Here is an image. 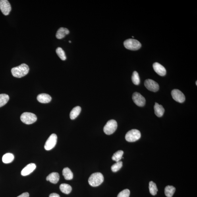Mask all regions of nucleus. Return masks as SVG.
I'll use <instances>...</instances> for the list:
<instances>
[{"label":"nucleus","instance_id":"nucleus-18","mask_svg":"<svg viewBox=\"0 0 197 197\" xmlns=\"http://www.w3.org/2000/svg\"><path fill=\"white\" fill-rule=\"evenodd\" d=\"M81 111V108L80 106H76L74 107L72 110L70 114V119L73 120L76 119L79 115Z\"/></svg>","mask_w":197,"mask_h":197},{"label":"nucleus","instance_id":"nucleus-19","mask_svg":"<svg viewBox=\"0 0 197 197\" xmlns=\"http://www.w3.org/2000/svg\"><path fill=\"white\" fill-rule=\"evenodd\" d=\"M63 175L66 180H69L73 179V174L68 168H64L63 171Z\"/></svg>","mask_w":197,"mask_h":197},{"label":"nucleus","instance_id":"nucleus-33","mask_svg":"<svg viewBox=\"0 0 197 197\" xmlns=\"http://www.w3.org/2000/svg\"><path fill=\"white\" fill-rule=\"evenodd\" d=\"M197 81H196V85H197Z\"/></svg>","mask_w":197,"mask_h":197},{"label":"nucleus","instance_id":"nucleus-28","mask_svg":"<svg viewBox=\"0 0 197 197\" xmlns=\"http://www.w3.org/2000/svg\"><path fill=\"white\" fill-rule=\"evenodd\" d=\"M123 165V163L122 161H119L117 162L116 163L114 164L111 167L112 171L114 172H116L121 169Z\"/></svg>","mask_w":197,"mask_h":197},{"label":"nucleus","instance_id":"nucleus-15","mask_svg":"<svg viewBox=\"0 0 197 197\" xmlns=\"http://www.w3.org/2000/svg\"><path fill=\"white\" fill-rule=\"evenodd\" d=\"M60 176L57 172H53L47 176L46 178L47 181H49L53 184H56L59 181Z\"/></svg>","mask_w":197,"mask_h":197},{"label":"nucleus","instance_id":"nucleus-27","mask_svg":"<svg viewBox=\"0 0 197 197\" xmlns=\"http://www.w3.org/2000/svg\"><path fill=\"white\" fill-rule=\"evenodd\" d=\"M132 81L134 84L138 85L140 83V78L139 74L137 71H134L132 76Z\"/></svg>","mask_w":197,"mask_h":197},{"label":"nucleus","instance_id":"nucleus-29","mask_svg":"<svg viewBox=\"0 0 197 197\" xmlns=\"http://www.w3.org/2000/svg\"><path fill=\"white\" fill-rule=\"evenodd\" d=\"M130 191L129 190H124L118 194L117 197H129Z\"/></svg>","mask_w":197,"mask_h":197},{"label":"nucleus","instance_id":"nucleus-21","mask_svg":"<svg viewBox=\"0 0 197 197\" xmlns=\"http://www.w3.org/2000/svg\"><path fill=\"white\" fill-rule=\"evenodd\" d=\"M176 190L175 188L172 186H167L165 189V194L167 197H172Z\"/></svg>","mask_w":197,"mask_h":197},{"label":"nucleus","instance_id":"nucleus-23","mask_svg":"<svg viewBox=\"0 0 197 197\" xmlns=\"http://www.w3.org/2000/svg\"><path fill=\"white\" fill-rule=\"evenodd\" d=\"M149 189L150 193L153 195H155L157 194L158 190L156 184L154 182L152 181H151L149 182Z\"/></svg>","mask_w":197,"mask_h":197},{"label":"nucleus","instance_id":"nucleus-31","mask_svg":"<svg viewBox=\"0 0 197 197\" xmlns=\"http://www.w3.org/2000/svg\"><path fill=\"white\" fill-rule=\"evenodd\" d=\"M49 197H60L59 195L56 193H52L50 195Z\"/></svg>","mask_w":197,"mask_h":197},{"label":"nucleus","instance_id":"nucleus-1","mask_svg":"<svg viewBox=\"0 0 197 197\" xmlns=\"http://www.w3.org/2000/svg\"><path fill=\"white\" fill-rule=\"evenodd\" d=\"M29 68L25 64L12 68L11 70L12 76L17 78H21L27 74L29 73Z\"/></svg>","mask_w":197,"mask_h":197},{"label":"nucleus","instance_id":"nucleus-8","mask_svg":"<svg viewBox=\"0 0 197 197\" xmlns=\"http://www.w3.org/2000/svg\"><path fill=\"white\" fill-rule=\"evenodd\" d=\"M0 10L4 15H9L11 11V5L7 0H0Z\"/></svg>","mask_w":197,"mask_h":197},{"label":"nucleus","instance_id":"nucleus-2","mask_svg":"<svg viewBox=\"0 0 197 197\" xmlns=\"http://www.w3.org/2000/svg\"><path fill=\"white\" fill-rule=\"evenodd\" d=\"M104 180V178L102 174L100 172H96L91 175L89 178L88 182L91 186L96 187L102 184Z\"/></svg>","mask_w":197,"mask_h":197},{"label":"nucleus","instance_id":"nucleus-16","mask_svg":"<svg viewBox=\"0 0 197 197\" xmlns=\"http://www.w3.org/2000/svg\"><path fill=\"white\" fill-rule=\"evenodd\" d=\"M69 31L67 29L64 28H60L57 31L56 37L58 39H61L64 38L68 34H69Z\"/></svg>","mask_w":197,"mask_h":197},{"label":"nucleus","instance_id":"nucleus-10","mask_svg":"<svg viewBox=\"0 0 197 197\" xmlns=\"http://www.w3.org/2000/svg\"><path fill=\"white\" fill-rule=\"evenodd\" d=\"M171 95L174 100L178 102L182 103L185 101V95L178 89H174L172 91Z\"/></svg>","mask_w":197,"mask_h":197},{"label":"nucleus","instance_id":"nucleus-25","mask_svg":"<svg viewBox=\"0 0 197 197\" xmlns=\"http://www.w3.org/2000/svg\"><path fill=\"white\" fill-rule=\"evenodd\" d=\"M123 154V152L122 150H119L116 152L113 155L112 159L114 161L117 162L121 160Z\"/></svg>","mask_w":197,"mask_h":197},{"label":"nucleus","instance_id":"nucleus-4","mask_svg":"<svg viewBox=\"0 0 197 197\" xmlns=\"http://www.w3.org/2000/svg\"><path fill=\"white\" fill-rule=\"evenodd\" d=\"M117 122L115 120H110L104 127V132L109 135L113 134L117 130Z\"/></svg>","mask_w":197,"mask_h":197},{"label":"nucleus","instance_id":"nucleus-13","mask_svg":"<svg viewBox=\"0 0 197 197\" xmlns=\"http://www.w3.org/2000/svg\"><path fill=\"white\" fill-rule=\"evenodd\" d=\"M153 68L154 71L159 75L164 76L166 74L165 68L159 63H155L153 64Z\"/></svg>","mask_w":197,"mask_h":197},{"label":"nucleus","instance_id":"nucleus-22","mask_svg":"<svg viewBox=\"0 0 197 197\" xmlns=\"http://www.w3.org/2000/svg\"><path fill=\"white\" fill-rule=\"evenodd\" d=\"M14 155L12 153H7L3 155L2 157L3 163H9L12 162L14 160Z\"/></svg>","mask_w":197,"mask_h":197},{"label":"nucleus","instance_id":"nucleus-26","mask_svg":"<svg viewBox=\"0 0 197 197\" xmlns=\"http://www.w3.org/2000/svg\"><path fill=\"white\" fill-rule=\"evenodd\" d=\"M56 52L58 56L62 60H65L67 59L65 52L61 47H59L56 50Z\"/></svg>","mask_w":197,"mask_h":197},{"label":"nucleus","instance_id":"nucleus-5","mask_svg":"<svg viewBox=\"0 0 197 197\" xmlns=\"http://www.w3.org/2000/svg\"><path fill=\"white\" fill-rule=\"evenodd\" d=\"M20 120L24 123L27 124L34 123L37 120L36 115L31 113L25 112L20 116Z\"/></svg>","mask_w":197,"mask_h":197},{"label":"nucleus","instance_id":"nucleus-32","mask_svg":"<svg viewBox=\"0 0 197 197\" xmlns=\"http://www.w3.org/2000/svg\"><path fill=\"white\" fill-rule=\"evenodd\" d=\"M69 42L70 43H71V41H69Z\"/></svg>","mask_w":197,"mask_h":197},{"label":"nucleus","instance_id":"nucleus-9","mask_svg":"<svg viewBox=\"0 0 197 197\" xmlns=\"http://www.w3.org/2000/svg\"><path fill=\"white\" fill-rule=\"evenodd\" d=\"M132 99L134 102L138 106L143 107L146 104V99L139 93L134 92L132 95Z\"/></svg>","mask_w":197,"mask_h":197},{"label":"nucleus","instance_id":"nucleus-20","mask_svg":"<svg viewBox=\"0 0 197 197\" xmlns=\"http://www.w3.org/2000/svg\"><path fill=\"white\" fill-rule=\"evenodd\" d=\"M60 190L63 193L68 194L70 193L72 190L71 186L67 184H62L60 186Z\"/></svg>","mask_w":197,"mask_h":197},{"label":"nucleus","instance_id":"nucleus-24","mask_svg":"<svg viewBox=\"0 0 197 197\" xmlns=\"http://www.w3.org/2000/svg\"><path fill=\"white\" fill-rule=\"evenodd\" d=\"M9 95L6 94H0V107L4 106L9 101Z\"/></svg>","mask_w":197,"mask_h":197},{"label":"nucleus","instance_id":"nucleus-17","mask_svg":"<svg viewBox=\"0 0 197 197\" xmlns=\"http://www.w3.org/2000/svg\"><path fill=\"white\" fill-rule=\"evenodd\" d=\"M154 110L155 114L159 117H162L165 111L162 105H159L157 103H155Z\"/></svg>","mask_w":197,"mask_h":197},{"label":"nucleus","instance_id":"nucleus-14","mask_svg":"<svg viewBox=\"0 0 197 197\" xmlns=\"http://www.w3.org/2000/svg\"><path fill=\"white\" fill-rule=\"evenodd\" d=\"M37 99L40 103H47L50 102L51 100V97L48 94H41L38 95Z\"/></svg>","mask_w":197,"mask_h":197},{"label":"nucleus","instance_id":"nucleus-3","mask_svg":"<svg viewBox=\"0 0 197 197\" xmlns=\"http://www.w3.org/2000/svg\"><path fill=\"white\" fill-rule=\"evenodd\" d=\"M124 45L126 48L132 51L137 50L141 47L139 41L133 39H128L124 41Z\"/></svg>","mask_w":197,"mask_h":197},{"label":"nucleus","instance_id":"nucleus-6","mask_svg":"<svg viewBox=\"0 0 197 197\" xmlns=\"http://www.w3.org/2000/svg\"><path fill=\"white\" fill-rule=\"evenodd\" d=\"M141 137V134L139 131L137 129H132L126 133L125 139L128 142H134L139 140Z\"/></svg>","mask_w":197,"mask_h":197},{"label":"nucleus","instance_id":"nucleus-7","mask_svg":"<svg viewBox=\"0 0 197 197\" xmlns=\"http://www.w3.org/2000/svg\"><path fill=\"white\" fill-rule=\"evenodd\" d=\"M57 137L56 135L55 134H51L45 142L44 146L45 150H50L54 148L57 144Z\"/></svg>","mask_w":197,"mask_h":197},{"label":"nucleus","instance_id":"nucleus-12","mask_svg":"<svg viewBox=\"0 0 197 197\" xmlns=\"http://www.w3.org/2000/svg\"><path fill=\"white\" fill-rule=\"evenodd\" d=\"M36 168V166L35 164L34 163L29 164L22 169L21 172V175L23 176H26L29 175L34 171Z\"/></svg>","mask_w":197,"mask_h":197},{"label":"nucleus","instance_id":"nucleus-30","mask_svg":"<svg viewBox=\"0 0 197 197\" xmlns=\"http://www.w3.org/2000/svg\"><path fill=\"white\" fill-rule=\"evenodd\" d=\"M29 195L28 192H25L17 197H29Z\"/></svg>","mask_w":197,"mask_h":197},{"label":"nucleus","instance_id":"nucleus-11","mask_svg":"<svg viewBox=\"0 0 197 197\" xmlns=\"http://www.w3.org/2000/svg\"><path fill=\"white\" fill-rule=\"evenodd\" d=\"M145 87L149 91L153 92H156L159 90V86L158 84L152 80L147 79L144 83Z\"/></svg>","mask_w":197,"mask_h":197}]
</instances>
